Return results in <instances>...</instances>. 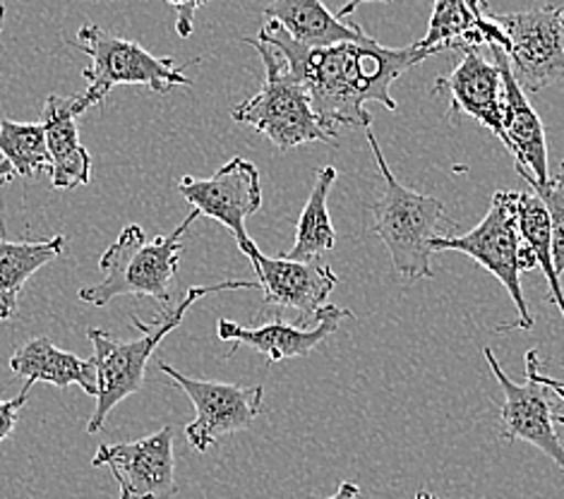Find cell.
Instances as JSON below:
<instances>
[{"label": "cell", "instance_id": "obj_35", "mask_svg": "<svg viewBox=\"0 0 564 499\" xmlns=\"http://www.w3.org/2000/svg\"><path fill=\"white\" fill-rule=\"evenodd\" d=\"M3 22H6V3L0 0V30H3Z\"/></svg>", "mask_w": 564, "mask_h": 499}, {"label": "cell", "instance_id": "obj_34", "mask_svg": "<svg viewBox=\"0 0 564 499\" xmlns=\"http://www.w3.org/2000/svg\"><path fill=\"white\" fill-rule=\"evenodd\" d=\"M415 499H440V497L433 495V492H427V490H419V492H415Z\"/></svg>", "mask_w": 564, "mask_h": 499}, {"label": "cell", "instance_id": "obj_30", "mask_svg": "<svg viewBox=\"0 0 564 499\" xmlns=\"http://www.w3.org/2000/svg\"><path fill=\"white\" fill-rule=\"evenodd\" d=\"M360 495V488L356 482H351V480H344L341 485H339V490L334 492L332 497H327V499H356Z\"/></svg>", "mask_w": 564, "mask_h": 499}, {"label": "cell", "instance_id": "obj_27", "mask_svg": "<svg viewBox=\"0 0 564 499\" xmlns=\"http://www.w3.org/2000/svg\"><path fill=\"white\" fill-rule=\"evenodd\" d=\"M527 372L529 375H533L535 380H539L541 384H545L547 389H553L555 394L564 401V382H557V380H553V377H545L543 372H541V360H539V350L535 348H531L529 354H527Z\"/></svg>", "mask_w": 564, "mask_h": 499}, {"label": "cell", "instance_id": "obj_10", "mask_svg": "<svg viewBox=\"0 0 564 499\" xmlns=\"http://www.w3.org/2000/svg\"><path fill=\"white\" fill-rule=\"evenodd\" d=\"M178 193L199 211V217H209L226 226L234 234L238 248L252 240L246 221L262 207L260 171L252 161L236 156L212 178L185 175L178 181Z\"/></svg>", "mask_w": 564, "mask_h": 499}, {"label": "cell", "instance_id": "obj_22", "mask_svg": "<svg viewBox=\"0 0 564 499\" xmlns=\"http://www.w3.org/2000/svg\"><path fill=\"white\" fill-rule=\"evenodd\" d=\"M334 181H337V169L334 166H322L317 171L315 187L305 202L303 214L299 219V228H295V242L286 254L289 260H295V262L325 260L334 250V246H337V231H334L332 219H329V207H327Z\"/></svg>", "mask_w": 564, "mask_h": 499}, {"label": "cell", "instance_id": "obj_19", "mask_svg": "<svg viewBox=\"0 0 564 499\" xmlns=\"http://www.w3.org/2000/svg\"><path fill=\"white\" fill-rule=\"evenodd\" d=\"M10 370L24 377V382H48L53 387H73L77 384L89 397L99 394V375L97 360L77 358L68 350H61L46 336H36L22 344L10 358Z\"/></svg>", "mask_w": 564, "mask_h": 499}, {"label": "cell", "instance_id": "obj_4", "mask_svg": "<svg viewBox=\"0 0 564 499\" xmlns=\"http://www.w3.org/2000/svg\"><path fill=\"white\" fill-rule=\"evenodd\" d=\"M199 219V211L193 209L176 231L159 236L152 242L144 238L142 226L130 224L123 228L113 246L101 254L99 267L104 279L97 286H87L77 293V299L89 305L104 307L120 295H135V299H154L159 303H171V281L176 279L181 267L185 236Z\"/></svg>", "mask_w": 564, "mask_h": 499}, {"label": "cell", "instance_id": "obj_17", "mask_svg": "<svg viewBox=\"0 0 564 499\" xmlns=\"http://www.w3.org/2000/svg\"><path fill=\"white\" fill-rule=\"evenodd\" d=\"M91 109L85 94L77 97H58L51 94L44 101V128L51 159V185L56 191H70L91 181V154L79 142L77 116Z\"/></svg>", "mask_w": 564, "mask_h": 499}, {"label": "cell", "instance_id": "obj_26", "mask_svg": "<svg viewBox=\"0 0 564 499\" xmlns=\"http://www.w3.org/2000/svg\"><path fill=\"white\" fill-rule=\"evenodd\" d=\"M32 387H34L32 382H24L22 391H20L15 399H8V401L0 399V442L8 440L12 435V430H15L18 413L24 409L26 399H30Z\"/></svg>", "mask_w": 564, "mask_h": 499}, {"label": "cell", "instance_id": "obj_11", "mask_svg": "<svg viewBox=\"0 0 564 499\" xmlns=\"http://www.w3.org/2000/svg\"><path fill=\"white\" fill-rule=\"evenodd\" d=\"M91 464L111 470L120 485V499H164L178 492L169 425L138 442L101 444Z\"/></svg>", "mask_w": 564, "mask_h": 499}, {"label": "cell", "instance_id": "obj_24", "mask_svg": "<svg viewBox=\"0 0 564 499\" xmlns=\"http://www.w3.org/2000/svg\"><path fill=\"white\" fill-rule=\"evenodd\" d=\"M0 159H6L22 178H32L39 171H48V142L44 123H15L0 120Z\"/></svg>", "mask_w": 564, "mask_h": 499}, {"label": "cell", "instance_id": "obj_8", "mask_svg": "<svg viewBox=\"0 0 564 499\" xmlns=\"http://www.w3.org/2000/svg\"><path fill=\"white\" fill-rule=\"evenodd\" d=\"M488 18L509 39V65L519 87L539 94L545 87L564 83V8L543 6L523 12Z\"/></svg>", "mask_w": 564, "mask_h": 499}, {"label": "cell", "instance_id": "obj_2", "mask_svg": "<svg viewBox=\"0 0 564 499\" xmlns=\"http://www.w3.org/2000/svg\"><path fill=\"white\" fill-rule=\"evenodd\" d=\"M366 134L384 181V195L370 207L372 231L382 238L397 274L406 283L433 279V242L459 236V224L449 217L442 199L401 185L384 161L372 126L366 128Z\"/></svg>", "mask_w": 564, "mask_h": 499}, {"label": "cell", "instance_id": "obj_3", "mask_svg": "<svg viewBox=\"0 0 564 499\" xmlns=\"http://www.w3.org/2000/svg\"><path fill=\"white\" fill-rule=\"evenodd\" d=\"M238 289H260L258 281H243L231 279L221 283H212V286H193L187 289L183 301L178 305L169 307L164 315H159L154 322H142L138 315H132V322L140 329V336L132 341H120L116 336L104 329H87V339L94 346V360H97V375H99V394H97V409L89 417L87 433L97 435L104 427L106 417L118 406L120 401L138 394L144 384L147 366L154 356L156 346L166 339V334L176 329L187 310H191L199 299L209 293L219 291H238Z\"/></svg>", "mask_w": 564, "mask_h": 499}, {"label": "cell", "instance_id": "obj_20", "mask_svg": "<svg viewBox=\"0 0 564 499\" xmlns=\"http://www.w3.org/2000/svg\"><path fill=\"white\" fill-rule=\"evenodd\" d=\"M267 22H276L293 42L303 46H337L368 36L356 22H341L322 0H272L264 8Z\"/></svg>", "mask_w": 564, "mask_h": 499}, {"label": "cell", "instance_id": "obj_7", "mask_svg": "<svg viewBox=\"0 0 564 499\" xmlns=\"http://www.w3.org/2000/svg\"><path fill=\"white\" fill-rule=\"evenodd\" d=\"M70 46L91 58V65L83 70L87 79L83 94L91 106L101 104L118 85H144L156 94L193 85V77L185 75V67L191 63L176 65L171 56L159 58L138 42L116 36L97 24L79 26L77 36L70 39Z\"/></svg>", "mask_w": 564, "mask_h": 499}, {"label": "cell", "instance_id": "obj_14", "mask_svg": "<svg viewBox=\"0 0 564 499\" xmlns=\"http://www.w3.org/2000/svg\"><path fill=\"white\" fill-rule=\"evenodd\" d=\"M433 94L449 97V118H476L497 140L505 142V91L500 67L486 61L478 48H464V58L449 75L437 77Z\"/></svg>", "mask_w": 564, "mask_h": 499}, {"label": "cell", "instance_id": "obj_28", "mask_svg": "<svg viewBox=\"0 0 564 499\" xmlns=\"http://www.w3.org/2000/svg\"><path fill=\"white\" fill-rule=\"evenodd\" d=\"M166 3H169L171 8H176V12H178L176 30H178V34H181L183 39H187V36L193 34V20H195L193 10H191V0H166Z\"/></svg>", "mask_w": 564, "mask_h": 499}, {"label": "cell", "instance_id": "obj_12", "mask_svg": "<svg viewBox=\"0 0 564 499\" xmlns=\"http://www.w3.org/2000/svg\"><path fill=\"white\" fill-rule=\"evenodd\" d=\"M482 358L490 366L495 380L505 391L502 417H500V440L514 442L523 440L541 449L545 456L553 458L557 468L564 474V442L555 430L553 403L547 399V387L527 372V382L517 384L505 375L500 360L492 354V348H482Z\"/></svg>", "mask_w": 564, "mask_h": 499}, {"label": "cell", "instance_id": "obj_9", "mask_svg": "<svg viewBox=\"0 0 564 499\" xmlns=\"http://www.w3.org/2000/svg\"><path fill=\"white\" fill-rule=\"evenodd\" d=\"M159 370L169 375L181 387L197 411L195 421L185 427V437L197 452H207L219 437L248 430L262 413L264 387H238L228 382L195 380L171 368L166 360L159 362Z\"/></svg>", "mask_w": 564, "mask_h": 499}, {"label": "cell", "instance_id": "obj_33", "mask_svg": "<svg viewBox=\"0 0 564 499\" xmlns=\"http://www.w3.org/2000/svg\"><path fill=\"white\" fill-rule=\"evenodd\" d=\"M207 3H209V0H191V10H193V15H195V12H197L199 8L207 6Z\"/></svg>", "mask_w": 564, "mask_h": 499}, {"label": "cell", "instance_id": "obj_6", "mask_svg": "<svg viewBox=\"0 0 564 499\" xmlns=\"http://www.w3.org/2000/svg\"><path fill=\"white\" fill-rule=\"evenodd\" d=\"M517 205L519 193L497 191L490 202V211L476 228L464 236L440 238L433 242V252L456 250L474 258L507 289L519 317L514 322H507V325H500L497 332L533 329V315L521 289V272H531L539 264L531 258V252L521 246Z\"/></svg>", "mask_w": 564, "mask_h": 499}, {"label": "cell", "instance_id": "obj_16", "mask_svg": "<svg viewBox=\"0 0 564 499\" xmlns=\"http://www.w3.org/2000/svg\"><path fill=\"white\" fill-rule=\"evenodd\" d=\"M492 63L500 67L502 75V91H505V147L509 154L517 159V171H529L533 181L545 185L550 183L547 173V144H545V128L539 113L531 106L527 91L517 83L509 65L507 53L500 46H490Z\"/></svg>", "mask_w": 564, "mask_h": 499}, {"label": "cell", "instance_id": "obj_25", "mask_svg": "<svg viewBox=\"0 0 564 499\" xmlns=\"http://www.w3.org/2000/svg\"><path fill=\"white\" fill-rule=\"evenodd\" d=\"M531 191L543 199L550 217V242H553V267L557 276L564 274V193L550 178V183H529Z\"/></svg>", "mask_w": 564, "mask_h": 499}, {"label": "cell", "instance_id": "obj_18", "mask_svg": "<svg viewBox=\"0 0 564 499\" xmlns=\"http://www.w3.org/2000/svg\"><path fill=\"white\" fill-rule=\"evenodd\" d=\"M500 46L509 53V39L486 12V0H435L427 34L419 44L425 51L442 53L454 48Z\"/></svg>", "mask_w": 564, "mask_h": 499}, {"label": "cell", "instance_id": "obj_37", "mask_svg": "<svg viewBox=\"0 0 564 499\" xmlns=\"http://www.w3.org/2000/svg\"><path fill=\"white\" fill-rule=\"evenodd\" d=\"M0 161H3V159H0Z\"/></svg>", "mask_w": 564, "mask_h": 499}, {"label": "cell", "instance_id": "obj_21", "mask_svg": "<svg viewBox=\"0 0 564 499\" xmlns=\"http://www.w3.org/2000/svg\"><path fill=\"white\" fill-rule=\"evenodd\" d=\"M63 248V236L20 242H12L0 236V319H10L18 313V299L24 283L30 281L39 269L61 258Z\"/></svg>", "mask_w": 564, "mask_h": 499}, {"label": "cell", "instance_id": "obj_29", "mask_svg": "<svg viewBox=\"0 0 564 499\" xmlns=\"http://www.w3.org/2000/svg\"><path fill=\"white\" fill-rule=\"evenodd\" d=\"M366 3H394V0H348V3L337 12V18L344 22L346 18H351L358 6H366Z\"/></svg>", "mask_w": 564, "mask_h": 499}, {"label": "cell", "instance_id": "obj_15", "mask_svg": "<svg viewBox=\"0 0 564 499\" xmlns=\"http://www.w3.org/2000/svg\"><path fill=\"white\" fill-rule=\"evenodd\" d=\"M351 317V310H344L337 305H325L315 315L313 327H301V325H289V322H267L262 327H240L231 319H219L217 336L226 344H234V350L238 346H248L258 350L267 358L270 366L289 358H303L311 356L313 350L329 339V336L339 329V322Z\"/></svg>", "mask_w": 564, "mask_h": 499}, {"label": "cell", "instance_id": "obj_23", "mask_svg": "<svg viewBox=\"0 0 564 499\" xmlns=\"http://www.w3.org/2000/svg\"><path fill=\"white\" fill-rule=\"evenodd\" d=\"M517 221H519V238L521 246L531 252V258L543 269L550 289V301L557 305L564 317V291L560 276L553 267V242H550V217L543 205V199L533 191L519 193L517 205Z\"/></svg>", "mask_w": 564, "mask_h": 499}, {"label": "cell", "instance_id": "obj_32", "mask_svg": "<svg viewBox=\"0 0 564 499\" xmlns=\"http://www.w3.org/2000/svg\"><path fill=\"white\" fill-rule=\"evenodd\" d=\"M555 185L560 187V191L564 193V159H562V164H560V171H557V175H555Z\"/></svg>", "mask_w": 564, "mask_h": 499}, {"label": "cell", "instance_id": "obj_31", "mask_svg": "<svg viewBox=\"0 0 564 499\" xmlns=\"http://www.w3.org/2000/svg\"><path fill=\"white\" fill-rule=\"evenodd\" d=\"M12 178H15V171H12V166L3 159V161H0V185L10 183Z\"/></svg>", "mask_w": 564, "mask_h": 499}, {"label": "cell", "instance_id": "obj_1", "mask_svg": "<svg viewBox=\"0 0 564 499\" xmlns=\"http://www.w3.org/2000/svg\"><path fill=\"white\" fill-rule=\"evenodd\" d=\"M258 39L284 56L291 75L311 99L319 126L332 134H337L339 126L370 128L368 101L397 111L392 85L413 65L435 56L433 51L415 44L409 48H387L372 36L337 46H303L293 42L276 22H267Z\"/></svg>", "mask_w": 564, "mask_h": 499}, {"label": "cell", "instance_id": "obj_36", "mask_svg": "<svg viewBox=\"0 0 564 499\" xmlns=\"http://www.w3.org/2000/svg\"><path fill=\"white\" fill-rule=\"evenodd\" d=\"M555 423H562V425H564V415H562V413L555 415Z\"/></svg>", "mask_w": 564, "mask_h": 499}, {"label": "cell", "instance_id": "obj_5", "mask_svg": "<svg viewBox=\"0 0 564 499\" xmlns=\"http://www.w3.org/2000/svg\"><path fill=\"white\" fill-rule=\"evenodd\" d=\"M243 42L260 53L264 63V83L254 97L238 104L231 111L236 123L262 132L279 152H289L307 142L339 144L337 134L319 126L311 99L299 79L291 75L284 56L276 48L262 44L260 39H243Z\"/></svg>", "mask_w": 564, "mask_h": 499}, {"label": "cell", "instance_id": "obj_13", "mask_svg": "<svg viewBox=\"0 0 564 499\" xmlns=\"http://www.w3.org/2000/svg\"><path fill=\"white\" fill-rule=\"evenodd\" d=\"M240 252L252 262L258 283L264 293V303L270 307L295 310L301 315H317L327 305L329 293L337 289V274L332 272L325 260L295 262L284 258H267L248 240L240 246Z\"/></svg>", "mask_w": 564, "mask_h": 499}]
</instances>
